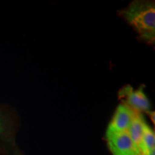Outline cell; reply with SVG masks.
<instances>
[{
    "instance_id": "cell-1",
    "label": "cell",
    "mask_w": 155,
    "mask_h": 155,
    "mask_svg": "<svg viewBox=\"0 0 155 155\" xmlns=\"http://www.w3.org/2000/svg\"><path fill=\"white\" fill-rule=\"evenodd\" d=\"M121 15L133 27L141 40L147 43H154V2H132L121 12Z\"/></svg>"
},
{
    "instance_id": "cell-2",
    "label": "cell",
    "mask_w": 155,
    "mask_h": 155,
    "mask_svg": "<svg viewBox=\"0 0 155 155\" xmlns=\"http://www.w3.org/2000/svg\"><path fill=\"white\" fill-rule=\"evenodd\" d=\"M106 139L113 155H138L127 131H106Z\"/></svg>"
},
{
    "instance_id": "cell-3",
    "label": "cell",
    "mask_w": 155,
    "mask_h": 155,
    "mask_svg": "<svg viewBox=\"0 0 155 155\" xmlns=\"http://www.w3.org/2000/svg\"><path fill=\"white\" fill-rule=\"evenodd\" d=\"M119 94L124 99V103L135 111L141 113V111L147 112L150 110V101L141 87L134 90L131 86H127L120 91Z\"/></svg>"
},
{
    "instance_id": "cell-4",
    "label": "cell",
    "mask_w": 155,
    "mask_h": 155,
    "mask_svg": "<svg viewBox=\"0 0 155 155\" xmlns=\"http://www.w3.org/2000/svg\"><path fill=\"white\" fill-rule=\"evenodd\" d=\"M137 112V111L134 110L129 105L123 102L118 106L113 119L110 122L106 131L108 132L127 131Z\"/></svg>"
},
{
    "instance_id": "cell-5",
    "label": "cell",
    "mask_w": 155,
    "mask_h": 155,
    "mask_svg": "<svg viewBox=\"0 0 155 155\" xmlns=\"http://www.w3.org/2000/svg\"><path fill=\"white\" fill-rule=\"evenodd\" d=\"M145 121H145L142 114L137 111L127 130V132L130 137L131 140L132 141L138 155H141L140 146Z\"/></svg>"
},
{
    "instance_id": "cell-6",
    "label": "cell",
    "mask_w": 155,
    "mask_h": 155,
    "mask_svg": "<svg viewBox=\"0 0 155 155\" xmlns=\"http://www.w3.org/2000/svg\"><path fill=\"white\" fill-rule=\"evenodd\" d=\"M155 150V134L154 130L144 122V130L140 146L141 155H146L150 151Z\"/></svg>"
},
{
    "instance_id": "cell-7",
    "label": "cell",
    "mask_w": 155,
    "mask_h": 155,
    "mask_svg": "<svg viewBox=\"0 0 155 155\" xmlns=\"http://www.w3.org/2000/svg\"><path fill=\"white\" fill-rule=\"evenodd\" d=\"M5 121H4V119L2 116V114H0V134H2L5 131Z\"/></svg>"
},
{
    "instance_id": "cell-8",
    "label": "cell",
    "mask_w": 155,
    "mask_h": 155,
    "mask_svg": "<svg viewBox=\"0 0 155 155\" xmlns=\"http://www.w3.org/2000/svg\"><path fill=\"white\" fill-rule=\"evenodd\" d=\"M146 113L149 114V116H150L151 120H152L153 124H154V123H155V119H154V118H155V113H154V111H147Z\"/></svg>"
},
{
    "instance_id": "cell-9",
    "label": "cell",
    "mask_w": 155,
    "mask_h": 155,
    "mask_svg": "<svg viewBox=\"0 0 155 155\" xmlns=\"http://www.w3.org/2000/svg\"><path fill=\"white\" fill-rule=\"evenodd\" d=\"M146 155H155V150L150 151V152H148Z\"/></svg>"
}]
</instances>
